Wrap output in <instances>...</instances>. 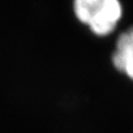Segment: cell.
Listing matches in <instances>:
<instances>
[{"instance_id":"obj_1","label":"cell","mask_w":133,"mask_h":133,"mask_svg":"<svg viewBox=\"0 0 133 133\" xmlns=\"http://www.w3.org/2000/svg\"><path fill=\"white\" fill-rule=\"evenodd\" d=\"M72 10L79 22L101 38L114 33L124 17L121 0H73Z\"/></svg>"},{"instance_id":"obj_2","label":"cell","mask_w":133,"mask_h":133,"mask_svg":"<svg viewBox=\"0 0 133 133\" xmlns=\"http://www.w3.org/2000/svg\"><path fill=\"white\" fill-rule=\"evenodd\" d=\"M111 64L120 74L133 82V24L123 29L116 37Z\"/></svg>"}]
</instances>
